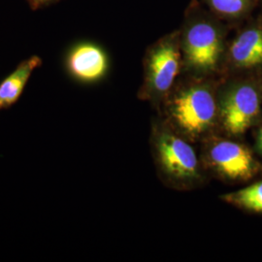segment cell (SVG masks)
Returning a JSON list of instances; mask_svg holds the SVG:
<instances>
[{
    "instance_id": "6",
    "label": "cell",
    "mask_w": 262,
    "mask_h": 262,
    "mask_svg": "<svg viewBox=\"0 0 262 262\" xmlns=\"http://www.w3.org/2000/svg\"><path fill=\"white\" fill-rule=\"evenodd\" d=\"M223 51V40L214 26L202 21L188 28L184 38V55L187 66L193 71H214L220 63Z\"/></svg>"
},
{
    "instance_id": "2",
    "label": "cell",
    "mask_w": 262,
    "mask_h": 262,
    "mask_svg": "<svg viewBox=\"0 0 262 262\" xmlns=\"http://www.w3.org/2000/svg\"><path fill=\"white\" fill-rule=\"evenodd\" d=\"M150 151L159 177L164 185L177 190L202 187L207 171L192 143L161 119L152 123Z\"/></svg>"
},
{
    "instance_id": "11",
    "label": "cell",
    "mask_w": 262,
    "mask_h": 262,
    "mask_svg": "<svg viewBox=\"0 0 262 262\" xmlns=\"http://www.w3.org/2000/svg\"><path fill=\"white\" fill-rule=\"evenodd\" d=\"M250 0H210L212 7L225 16H238L243 13Z\"/></svg>"
},
{
    "instance_id": "7",
    "label": "cell",
    "mask_w": 262,
    "mask_h": 262,
    "mask_svg": "<svg viewBox=\"0 0 262 262\" xmlns=\"http://www.w3.org/2000/svg\"><path fill=\"white\" fill-rule=\"evenodd\" d=\"M66 68L77 81L91 84L103 79L109 60L103 49L92 43H83L70 50L66 57Z\"/></svg>"
},
{
    "instance_id": "3",
    "label": "cell",
    "mask_w": 262,
    "mask_h": 262,
    "mask_svg": "<svg viewBox=\"0 0 262 262\" xmlns=\"http://www.w3.org/2000/svg\"><path fill=\"white\" fill-rule=\"evenodd\" d=\"M207 172L225 183L250 182L262 175V163L243 143L223 135L202 142L200 156Z\"/></svg>"
},
{
    "instance_id": "9",
    "label": "cell",
    "mask_w": 262,
    "mask_h": 262,
    "mask_svg": "<svg viewBox=\"0 0 262 262\" xmlns=\"http://www.w3.org/2000/svg\"><path fill=\"white\" fill-rule=\"evenodd\" d=\"M42 64L37 56L21 61L18 67L0 83V109H8L17 103L34 69Z\"/></svg>"
},
{
    "instance_id": "1",
    "label": "cell",
    "mask_w": 262,
    "mask_h": 262,
    "mask_svg": "<svg viewBox=\"0 0 262 262\" xmlns=\"http://www.w3.org/2000/svg\"><path fill=\"white\" fill-rule=\"evenodd\" d=\"M161 120L183 137L203 142L219 132V93L206 84L170 92L161 101Z\"/></svg>"
},
{
    "instance_id": "10",
    "label": "cell",
    "mask_w": 262,
    "mask_h": 262,
    "mask_svg": "<svg viewBox=\"0 0 262 262\" xmlns=\"http://www.w3.org/2000/svg\"><path fill=\"white\" fill-rule=\"evenodd\" d=\"M220 198L226 204L245 212L262 215V180L241 189L225 193Z\"/></svg>"
},
{
    "instance_id": "4",
    "label": "cell",
    "mask_w": 262,
    "mask_h": 262,
    "mask_svg": "<svg viewBox=\"0 0 262 262\" xmlns=\"http://www.w3.org/2000/svg\"><path fill=\"white\" fill-rule=\"evenodd\" d=\"M262 91L252 82H237L219 93V131L230 138H241L258 122Z\"/></svg>"
},
{
    "instance_id": "8",
    "label": "cell",
    "mask_w": 262,
    "mask_h": 262,
    "mask_svg": "<svg viewBox=\"0 0 262 262\" xmlns=\"http://www.w3.org/2000/svg\"><path fill=\"white\" fill-rule=\"evenodd\" d=\"M229 58L237 68L262 66V29L253 28L243 31L229 48Z\"/></svg>"
},
{
    "instance_id": "13",
    "label": "cell",
    "mask_w": 262,
    "mask_h": 262,
    "mask_svg": "<svg viewBox=\"0 0 262 262\" xmlns=\"http://www.w3.org/2000/svg\"><path fill=\"white\" fill-rule=\"evenodd\" d=\"M28 1L32 9H39L41 7L51 5L58 0H28Z\"/></svg>"
},
{
    "instance_id": "12",
    "label": "cell",
    "mask_w": 262,
    "mask_h": 262,
    "mask_svg": "<svg viewBox=\"0 0 262 262\" xmlns=\"http://www.w3.org/2000/svg\"><path fill=\"white\" fill-rule=\"evenodd\" d=\"M254 149H255V151L262 158V120L258 124L257 130L255 132Z\"/></svg>"
},
{
    "instance_id": "5",
    "label": "cell",
    "mask_w": 262,
    "mask_h": 262,
    "mask_svg": "<svg viewBox=\"0 0 262 262\" xmlns=\"http://www.w3.org/2000/svg\"><path fill=\"white\" fill-rule=\"evenodd\" d=\"M181 67V54L174 40H164L150 50L140 97L160 102L172 91Z\"/></svg>"
}]
</instances>
